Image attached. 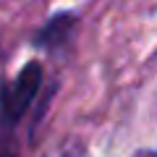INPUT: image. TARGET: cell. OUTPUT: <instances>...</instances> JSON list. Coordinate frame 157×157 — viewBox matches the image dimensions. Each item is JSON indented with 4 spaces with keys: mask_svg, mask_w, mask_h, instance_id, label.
Masks as SVG:
<instances>
[{
    "mask_svg": "<svg viewBox=\"0 0 157 157\" xmlns=\"http://www.w3.org/2000/svg\"><path fill=\"white\" fill-rule=\"evenodd\" d=\"M42 86V68L39 63H29L21 68L11 84L3 86L0 94V139L13 141V128L18 126L32 102L37 100V92Z\"/></svg>",
    "mask_w": 157,
    "mask_h": 157,
    "instance_id": "cell-1",
    "label": "cell"
},
{
    "mask_svg": "<svg viewBox=\"0 0 157 157\" xmlns=\"http://www.w3.org/2000/svg\"><path fill=\"white\" fill-rule=\"evenodd\" d=\"M73 26V18L71 16H58L55 21L50 24V26H45V32H42V37H39V42H47V45H52L55 39H63L68 32H71Z\"/></svg>",
    "mask_w": 157,
    "mask_h": 157,
    "instance_id": "cell-2",
    "label": "cell"
},
{
    "mask_svg": "<svg viewBox=\"0 0 157 157\" xmlns=\"http://www.w3.org/2000/svg\"><path fill=\"white\" fill-rule=\"evenodd\" d=\"M47 157H84V149L78 141H63L58 149H52Z\"/></svg>",
    "mask_w": 157,
    "mask_h": 157,
    "instance_id": "cell-3",
    "label": "cell"
},
{
    "mask_svg": "<svg viewBox=\"0 0 157 157\" xmlns=\"http://www.w3.org/2000/svg\"><path fill=\"white\" fill-rule=\"evenodd\" d=\"M149 157H157V155H149Z\"/></svg>",
    "mask_w": 157,
    "mask_h": 157,
    "instance_id": "cell-4",
    "label": "cell"
}]
</instances>
